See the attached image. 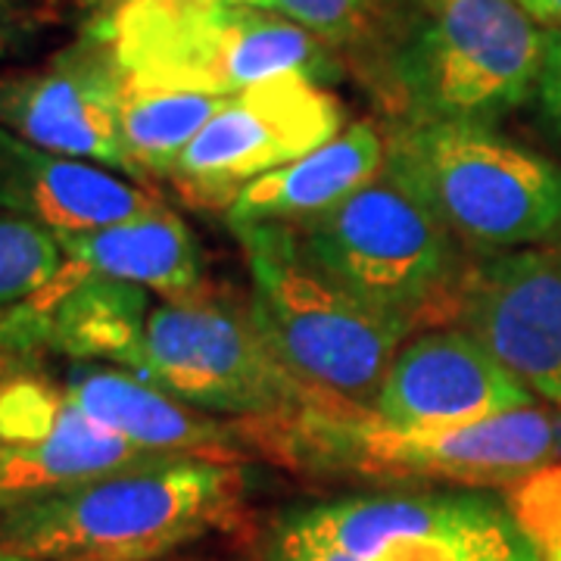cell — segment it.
<instances>
[{
    "mask_svg": "<svg viewBox=\"0 0 561 561\" xmlns=\"http://www.w3.org/2000/svg\"><path fill=\"white\" fill-rule=\"evenodd\" d=\"M234 461L172 456L0 515V552L38 561H157L234 522Z\"/></svg>",
    "mask_w": 561,
    "mask_h": 561,
    "instance_id": "cell-1",
    "label": "cell"
},
{
    "mask_svg": "<svg viewBox=\"0 0 561 561\" xmlns=\"http://www.w3.org/2000/svg\"><path fill=\"white\" fill-rule=\"evenodd\" d=\"M256 443L312 474L486 486L534 478L559 459L561 424L527 405L465 427H405L371 405L321 393L297 412L256 421Z\"/></svg>",
    "mask_w": 561,
    "mask_h": 561,
    "instance_id": "cell-2",
    "label": "cell"
},
{
    "mask_svg": "<svg viewBox=\"0 0 561 561\" xmlns=\"http://www.w3.org/2000/svg\"><path fill=\"white\" fill-rule=\"evenodd\" d=\"M84 32L135 84L231 98L278 76L328 81L334 50L302 25L241 0H125Z\"/></svg>",
    "mask_w": 561,
    "mask_h": 561,
    "instance_id": "cell-3",
    "label": "cell"
},
{
    "mask_svg": "<svg viewBox=\"0 0 561 561\" xmlns=\"http://www.w3.org/2000/svg\"><path fill=\"white\" fill-rule=\"evenodd\" d=\"M387 179L459 243L508 253L561 231V169L483 122H400Z\"/></svg>",
    "mask_w": 561,
    "mask_h": 561,
    "instance_id": "cell-4",
    "label": "cell"
},
{
    "mask_svg": "<svg viewBox=\"0 0 561 561\" xmlns=\"http://www.w3.org/2000/svg\"><path fill=\"white\" fill-rule=\"evenodd\" d=\"M546 32L518 0H421L371 66L402 122H493L540 79Z\"/></svg>",
    "mask_w": 561,
    "mask_h": 561,
    "instance_id": "cell-5",
    "label": "cell"
},
{
    "mask_svg": "<svg viewBox=\"0 0 561 561\" xmlns=\"http://www.w3.org/2000/svg\"><path fill=\"white\" fill-rule=\"evenodd\" d=\"M228 228L253 280L250 316L272 353L316 390L371 405L412 328L321 275L290 225L228 221Z\"/></svg>",
    "mask_w": 561,
    "mask_h": 561,
    "instance_id": "cell-6",
    "label": "cell"
},
{
    "mask_svg": "<svg viewBox=\"0 0 561 561\" xmlns=\"http://www.w3.org/2000/svg\"><path fill=\"white\" fill-rule=\"evenodd\" d=\"M265 561H546L518 512L481 490L387 493L280 515Z\"/></svg>",
    "mask_w": 561,
    "mask_h": 561,
    "instance_id": "cell-7",
    "label": "cell"
},
{
    "mask_svg": "<svg viewBox=\"0 0 561 561\" xmlns=\"http://www.w3.org/2000/svg\"><path fill=\"white\" fill-rule=\"evenodd\" d=\"M294 231L321 275L409 328L459 278V241L383 172Z\"/></svg>",
    "mask_w": 561,
    "mask_h": 561,
    "instance_id": "cell-8",
    "label": "cell"
},
{
    "mask_svg": "<svg viewBox=\"0 0 561 561\" xmlns=\"http://www.w3.org/2000/svg\"><path fill=\"white\" fill-rule=\"evenodd\" d=\"M128 371L201 412L243 421L280 419L324 393L272 353L253 316L203 297L153 306Z\"/></svg>",
    "mask_w": 561,
    "mask_h": 561,
    "instance_id": "cell-9",
    "label": "cell"
},
{
    "mask_svg": "<svg viewBox=\"0 0 561 561\" xmlns=\"http://www.w3.org/2000/svg\"><path fill=\"white\" fill-rule=\"evenodd\" d=\"M343 131L341 101L309 76L260 81L213 116L169 179L203 203H228L243 184L300 160Z\"/></svg>",
    "mask_w": 561,
    "mask_h": 561,
    "instance_id": "cell-10",
    "label": "cell"
},
{
    "mask_svg": "<svg viewBox=\"0 0 561 561\" xmlns=\"http://www.w3.org/2000/svg\"><path fill=\"white\" fill-rule=\"evenodd\" d=\"M122 84L125 76L110 47L81 32L76 44L35 72L0 79V128L41 150L98 162L140 181L122 144Z\"/></svg>",
    "mask_w": 561,
    "mask_h": 561,
    "instance_id": "cell-11",
    "label": "cell"
},
{
    "mask_svg": "<svg viewBox=\"0 0 561 561\" xmlns=\"http://www.w3.org/2000/svg\"><path fill=\"white\" fill-rule=\"evenodd\" d=\"M459 294L461 328L534 393L561 405V247L493 253Z\"/></svg>",
    "mask_w": 561,
    "mask_h": 561,
    "instance_id": "cell-12",
    "label": "cell"
},
{
    "mask_svg": "<svg viewBox=\"0 0 561 561\" xmlns=\"http://www.w3.org/2000/svg\"><path fill=\"white\" fill-rule=\"evenodd\" d=\"M527 405L534 390L465 328L405 343L371 402L381 419L405 427H465Z\"/></svg>",
    "mask_w": 561,
    "mask_h": 561,
    "instance_id": "cell-13",
    "label": "cell"
},
{
    "mask_svg": "<svg viewBox=\"0 0 561 561\" xmlns=\"http://www.w3.org/2000/svg\"><path fill=\"white\" fill-rule=\"evenodd\" d=\"M162 206L150 191L113 169L41 150L0 128V213L79 234L144 216Z\"/></svg>",
    "mask_w": 561,
    "mask_h": 561,
    "instance_id": "cell-14",
    "label": "cell"
},
{
    "mask_svg": "<svg viewBox=\"0 0 561 561\" xmlns=\"http://www.w3.org/2000/svg\"><path fill=\"white\" fill-rule=\"evenodd\" d=\"M60 393L81 415L150 453L231 461L241 446V434L234 427L169 397L128 368L76 362Z\"/></svg>",
    "mask_w": 561,
    "mask_h": 561,
    "instance_id": "cell-15",
    "label": "cell"
},
{
    "mask_svg": "<svg viewBox=\"0 0 561 561\" xmlns=\"http://www.w3.org/2000/svg\"><path fill=\"white\" fill-rule=\"evenodd\" d=\"M383 150L387 140L371 125H350L319 150L243 184L228 203V221H275L297 228L378 179Z\"/></svg>",
    "mask_w": 561,
    "mask_h": 561,
    "instance_id": "cell-16",
    "label": "cell"
},
{
    "mask_svg": "<svg viewBox=\"0 0 561 561\" xmlns=\"http://www.w3.org/2000/svg\"><path fill=\"white\" fill-rule=\"evenodd\" d=\"M162 459L172 456L140 449L62 400L47 437L0 446V515L69 486Z\"/></svg>",
    "mask_w": 561,
    "mask_h": 561,
    "instance_id": "cell-17",
    "label": "cell"
},
{
    "mask_svg": "<svg viewBox=\"0 0 561 561\" xmlns=\"http://www.w3.org/2000/svg\"><path fill=\"white\" fill-rule=\"evenodd\" d=\"M57 238L66 262L88 275L128 280L169 300L197 297L201 290L197 238L165 206L110 228Z\"/></svg>",
    "mask_w": 561,
    "mask_h": 561,
    "instance_id": "cell-18",
    "label": "cell"
},
{
    "mask_svg": "<svg viewBox=\"0 0 561 561\" xmlns=\"http://www.w3.org/2000/svg\"><path fill=\"white\" fill-rule=\"evenodd\" d=\"M228 98L150 88L125 79L122 84L119 131L125 153L140 181L169 179L187 144L213 122Z\"/></svg>",
    "mask_w": 561,
    "mask_h": 561,
    "instance_id": "cell-19",
    "label": "cell"
},
{
    "mask_svg": "<svg viewBox=\"0 0 561 561\" xmlns=\"http://www.w3.org/2000/svg\"><path fill=\"white\" fill-rule=\"evenodd\" d=\"M419 3L421 0H275V10L302 25L334 54L359 57L371 69Z\"/></svg>",
    "mask_w": 561,
    "mask_h": 561,
    "instance_id": "cell-20",
    "label": "cell"
},
{
    "mask_svg": "<svg viewBox=\"0 0 561 561\" xmlns=\"http://www.w3.org/2000/svg\"><path fill=\"white\" fill-rule=\"evenodd\" d=\"M66 268L57 231L38 221L0 213V312L41 297Z\"/></svg>",
    "mask_w": 561,
    "mask_h": 561,
    "instance_id": "cell-21",
    "label": "cell"
},
{
    "mask_svg": "<svg viewBox=\"0 0 561 561\" xmlns=\"http://www.w3.org/2000/svg\"><path fill=\"white\" fill-rule=\"evenodd\" d=\"M62 393L32 378L0 381V446L41 440L54 431Z\"/></svg>",
    "mask_w": 561,
    "mask_h": 561,
    "instance_id": "cell-22",
    "label": "cell"
},
{
    "mask_svg": "<svg viewBox=\"0 0 561 561\" xmlns=\"http://www.w3.org/2000/svg\"><path fill=\"white\" fill-rule=\"evenodd\" d=\"M524 496L527 500L518 518L534 534V540L540 542L546 561H561V478L546 474L537 483H530Z\"/></svg>",
    "mask_w": 561,
    "mask_h": 561,
    "instance_id": "cell-23",
    "label": "cell"
},
{
    "mask_svg": "<svg viewBox=\"0 0 561 561\" xmlns=\"http://www.w3.org/2000/svg\"><path fill=\"white\" fill-rule=\"evenodd\" d=\"M534 98L546 125L561 138V28L546 32V50H542L540 79H537Z\"/></svg>",
    "mask_w": 561,
    "mask_h": 561,
    "instance_id": "cell-24",
    "label": "cell"
},
{
    "mask_svg": "<svg viewBox=\"0 0 561 561\" xmlns=\"http://www.w3.org/2000/svg\"><path fill=\"white\" fill-rule=\"evenodd\" d=\"M38 0H0V54L20 50L41 25Z\"/></svg>",
    "mask_w": 561,
    "mask_h": 561,
    "instance_id": "cell-25",
    "label": "cell"
},
{
    "mask_svg": "<svg viewBox=\"0 0 561 561\" xmlns=\"http://www.w3.org/2000/svg\"><path fill=\"white\" fill-rule=\"evenodd\" d=\"M518 7L534 22L561 28V0H518Z\"/></svg>",
    "mask_w": 561,
    "mask_h": 561,
    "instance_id": "cell-26",
    "label": "cell"
},
{
    "mask_svg": "<svg viewBox=\"0 0 561 561\" xmlns=\"http://www.w3.org/2000/svg\"><path fill=\"white\" fill-rule=\"evenodd\" d=\"M79 7H84L91 16H98V13H106V10H113V7H119L125 0H76ZM241 3H253V7H262V10H275V0H241ZM278 13V10H275Z\"/></svg>",
    "mask_w": 561,
    "mask_h": 561,
    "instance_id": "cell-27",
    "label": "cell"
},
{
    "mask_svg": "<svg viewBox=\"0 0 561 561\" xmlns=\"http://www.w3.org/2000/svg\"><path fill=\"white\" fill-rule=\"evenodd\" d=\"M0 561H38V559H25V556H13V552H0Z\"/></svg>",
    "mask_w": 561,
    "mask_h": 561,
    "instance_id": "cell-28",
    "label": "cell"
}]
</instances>
